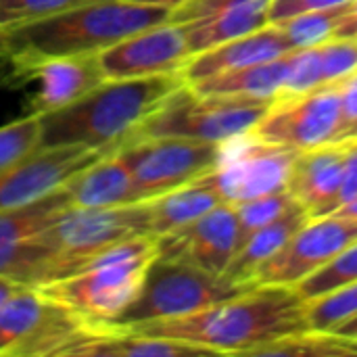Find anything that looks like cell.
<instances>
[{"mask_svg": "<svg viewBox=\"0 0 357 357\" xmlns=\"http://www.w3.org/2000/svg\"><path fill=\"white\" fill-rule=\"evenodd\" d=\"M307 328L305 301L295 287L257 284L201 312L151 322L130 333L174 339L213 356H253L257 349Z\"/></svg>", "mask_w": 357, "mask_h": 357, "instance_id": "obj_1", "label": "cell"}, {"mask_svg": "<svg viewBox=\"0 0 357 357\" xmlns=\"http://www.w3.org/2000/svg\"><path fill=\"white\" fill-rule=\"evenodd\" d=\"M172 13V8L128 0H90L65 13L0 31L2 61L15 69L48 56L100 54L140 29L169 21Z\"/></svg>", "mask_w": 357, "mask_h": 357, "instance_id": "obj_2", "label": "cell"}, {"mask_svg": "<svg viewBox=\"0 0 357 357\" xmlns=\"http://www.w3.org/2000/svg\"><path fill=\"white\" fill-rule=\"evenodd\" d=\"M182 84V73L105 79L77 102L42 115L40 146L119 149Z\"/></svg>", "mask_w": 357, "mask_h": 357, "instance_id": "obj_3", "label": "cell"}, {"mask_svg": "<svg viewBox=\"0 0 357 357\" xmlns=\"http://www.w3.org/2000/svg\"><path fill=\"white\" fill-rule=\"evenodd\" d=\"M155 257V236L128 238L100 251L73 274L36 289L84 320L107 328L140 295Z\"/></svg>", "mask_w": 357, "mask_h": 357, "instance_id": "obj_4", "label": "cell"}, {"mask_svg": "<svg viewBox=\"0 0 357 357\" xmlns=\"http://www.w3.org/2000/svg\"><path fill=\"white\" fill-rule=\"evenodd\" d=\"M136 236H151V203L71 207L38 236V268L31 287L61 280L100 251Z\"/></svg>", "mask_w": 357, "mask_h": 357, "instance_id": "obj_5", "label": "cell"}, {"mask_svg": "<svg viewBox=\"0 0 357 357\" xmlns=\"http://www.w3.org/2000/svg\"><path fill=\"white\" fill-rule=\"evenodd\" d=\"M255 287V280L238 282L226 274H211L184 261L155 257L140 295L107 328L121 333L151 322L180 318L238 297Z\"/></svg>", "mask_w": 357, "mask_h": 357, "instance_id": "obj_6", "label": "cell"}, {"mask_svg": "<svg viewBox=\"0 0 357 357\" xmlns=\"http://www.w3.org/2000/svg\"><path fill=\"white\" fill-rule=\"evenodd\" d=\"M272 105L274 100L266 98L199 94L182 84L142 121L134 136L228 142L251 132Z\"/></svg>", "mask_w": 357, "mask_h": 357, "instance_id": "obj_7", "label": "cell"}, {"mask_svg": "<svg viewBox=\"0 0 357 357\" xmlns=\"http://www.w3.org/2000/svg\"><path fill=\"white\" fill-rule=\"evenodd\" d=\"M224 142L134 136L119 153L132 174V201H151L215 167Z\"/></svg>", "mask_w": 357, "mask_h": 357, "instance_id": "obj_8", "label": "cell"}, {"mask_svg": "<svg viewBox=\"0 0 357 357\" xmlns=\"http://www.w3.org/2000/svg\"><path fill=\"white\" fill-rule=\"evenodd\" d=\"M299 151L264 140L251 132L222 144L220 161L203 178L228 205L287 188Z\"/></svg>", "mask_w": 357, "mask_h": 357, "instance_id": "obj_9", "label": "cell"}, {"mask_svg": "<svg viewBox=\"0 0 357 357\" xmlns=\"http://www.w3.org/2000/svg\"><path fill=\"white\" fill-rule=\"evenodd\" d=\"M341 82L324 84L299 96L274 100L251 134L295 151L337 142L343 121Z\"/></svg>", "mask_w": 357, "mask_h": 357, "instance_id": "obj_10", "label": "cell"}, {"mask_svg": "<svg viewBox=\"0 0 357 357\" xmlns=\"http://www.w3.org/2000/svg\"><path fill=\"white\" fill-rule=\"evenodd\" d=\"M357 241V220L339 213L312 218L255 272L257 284L295 287Z\"/></svg>", "mask_w": 357, "mask_h": 357, "instance_id": "obj_11", "label": "cell"}, {"mask_svg": "<svg viewBox=\"0 0 357 357\" xmlns=\"http://www.w3.org/2000/svg\"><path fill=\"white\" fill-rule=\"evenodd\" d=\"M113 151L86 146H38L33 153L0 174V209L29 205L52 195L88 165Z\"/></svg>", "mask_w": 357, "mask_h": 357, "instance_id": "obj_12", "label": "cell"}, {"mask_svg": "<svg viewBox=\"0 0 357 357\" xmlns=\"http://www.w3.org/2000/svg\"><path fill=\"white\" fill-rule=\"evenodd\" d=\"M10 77L13 84H38L25 105V113L40 117L77 102L107 79L98 54L40 59L10 69Z\"/></svg>", "mask_w": 357, "mask_h": 357, "instance_id": "obj_13", "label": "cell"}, {"mask_svg": "<svg viewBox=\"0 0 357 357\" xmlns=\"http://www.w3.org/2000/svg\"><path fill=\"white\" fill-rule=\"evenodd\" d=\"M238 249L234 205L222 203L205 215L157 236V257L176 259L211 274H224Z\"/></svg>", "mask_w": 357, "mask_h": 357, "instance_id": "obj_14", "label": "cell"}, {"mask_svg": "<svg viewBox=\"0 0 357 357\" xmlns=\"http://www.w3.org/2000/svg\"><path fill=\"white\" fill-rule=\"evenodd\" d=\"M98 56L107 79H128L180 73L192 54L184 29L165 21L119 40Z\"/></svg>", "mask_w": 357, "mask_h": 357, "instance_id": "obj_15", "label": "cell"}, {"mask_svg": "<svg viewBox=\"0 0 357 357\" xmlns=\"http://www.w3.org/2000/svg\"><path fill=\"white\" fill-rule=\"evenodd\" d=\"M349 144L351 140L328 142L297 153L287 178V190L312 218L331 213L343 182Z\"/></svg>", "mask_w": 357, "mask_h": 357, "instance_id": "obj_16", "label": "cell"}, {"mask_svg": "<svg viewBox=\"0 0 357 357\" xmlns=\"http://www.w3.org/2000/svg\"><path fill=\"white\" fill-rule=\"evenodd\" d=\"M293 50L297 48L291 44L282 27L276 23H268L261 29H255L247 36L234 38L230 42H224L220 46H213L205 52L190 56L180 73L186 84H192L218 73L280 59Z\"/></svg>", "mask_w": 357, "mask_h": 357, "instance_id": "obj_17", "label": "cell"}, {"mask_svg": "<svg viewBox=\"0 0 357 357\" xmlns=\"http://www.w3.org/2000/svg\"><path fill=\"white\" fill-rule=\"evenodd\" d=\"M71 207H115L132 201V174L119 149L100 157L65 184Z\"/></svg>", "mask_w": 357, "mask_h": 357, "instance_id": "obj_18", "label": "cell"}, {"mask_svg": "<svg viewBox=\"0 0 357 357\" xmlns=\"http://www.w3.org/2000/svg\"><path fill=\"white\" fill-rule=\"evenodd\" d=\"M310 220H312L310 211L295 201L284 213H280L268 226L259 228L236 251V255L232 257V261L224 274L232 280H238V282L255 280L253 276L259 270V266H264L272 255H276Z\"/></svg>", "mask_w": 357, "mask_h": 357, "instance_id": "obj_19", "label": "cell"}, {"mask_svg": "<svg viewBox=\"0 0 357 357\" xmlns=\"http://www.w3.org/2000/svg\"><path fill=\"white\" fill-rule=\"evenodd\" d=\"M54 310V301L36 287H21L0 307V356L21 357L25 345Z\"/></svg>", "mask_w": 357, "mask_h": 357, "instance_id": "obj_20", "label": "cell"}, {"mask_svg": "<svg viewBox=\"0 0 357 357\" xmlns=\"http://www.w3.org/2000/svg\"><path fill=\"white\" fill-rule=\"evenodd\" d=\"M289 71V54L257 63L251 67L218 73L199 82L188 84L199 94H220V96H249L276 100Z\"/></svg>", "mask_w": 357, "mask_h": 357, "instance_id": "obj_21", "label": "cell"}, {"mask_svg": "<svg viewBox=\"0 0 357 357\" xmlns=\"http://www.w3.org/2000/svg\"><path fill=\"white\" fill-rule=\"evenodd\" d=\"M268 10L270 6H236V8L215 10L178 25L184 29L190 54L195 56L213 46H220L224 42L261 29L264 25L270 23Z\"/></svg>", "mask_w": 357, "mask_h": 357, "instance_id": "obj_22", "label": "cell"}, {"mask_svg": "<svg viewBox=\"0 0 357 357\" xmlns=\"http://www.w3.org/2000/svg\"><path fill=\"white\" fill-rule=\"evenodd\" d=\"M151 236H163L222 205L224 201L201 176L190 184L151 199Z\"/></svg>", "mask_w": 357, "mask_h": 357, "instance_id": "obj_23", "label": "cell"}, {"mask_svg": "<svg viewBox=\"0 0 357 357\" xmlns=\"http://www.w3.org/2000/svg\"><path fill=\"white\" fill-rule=\"evenodd\" d=\"M213 356L203 347L174 339L151 337L140 333H102L77 349L75 357H201Z\"/></svg>", "mask_w": 357, "mask_h": 357, "instance_id": "obj_24", "label": "cell"}, {"mask_svg": "<svg viewBox=\"0 0 357 357\" xmlns=\"http://www.w3.org/2000/svg\"><path fill=\"white\" fill-rule=\"evenodd\" d=\"M357 357V337L339 331H301L274 341L253 357Z\"/></svg>", "mask_w": 357, "mask_h": 357, "instance_id": "obj_25", "label": "cell"}, {"mask_svg": "<svg viewBox=\"0 0 357 357\" xmlns=\"http://www.w3.org/2000/svg\"><path fill=\"white\" fill-rule=\"evenodd\" d=\"M347 4L331 6V8H318V10H307L301 15H295L282 23H276L282 27L287 38L295 48H310V46H320L328 40H333L337 21L341 15L347 10Z\"/></svg>", "mask_w": 357, "mask_h": 357, "instance_id": "obj_26", "label": "cell"}, {"mask_svg": "<svg viewBox=\"0 0 357 357\" xmlns=\"http://www.w3.org/2000/svg\"><path fill=\"white\" fill-rule=\"evenodd\" d=\"M357 280V241L351 243L347 249H343L335 259H331L326 266L303 278L295 284V291L303 297V301L318 299L335 289H341L349 282Z\"/></svg>", "mask_w": 357, "mask_h": 357, "instance_id": "obj_27", "label": "cell"}, {"mask_svg": "<svg viewBox=\"0 0 357 357\" xmlns=\"http://www.w3.org/2000/svg\"><path fill=\"white\" fill-rule=\"evenodd\" d=\"M307 324L314 331H335L357 316V280L318 299L305 301Z\"/></svg>", "mask_w": 357, "mask_h": 357, "instance_id": "obj_28", "label": "cell"}, {"mask_svg": "<svg viewBox=\"0 0 357 357\" xmlns=\"http://www.w3.org/2000/svg\"><path fill=\"white\" fill-rule=\"evenodd\" d=\"M293 203H295V199L289 195L287 188L278 190V192L261 195V197H255V199H249V201H243V203H236L234 211H236V222H238V249L259 228L268 226L280 213H284Z\"/></svg>", "mask_w": 357, "mask_h": 357, "instance_id": "obj_29", "label": "cell"}, {"mask_svg": "<svg viewBox=\"0 0 357 357\" xmlns=\"http://www.w3.org/2000/svg\"><path fill=\"white\" fill-rule=\"evenodd\" d=\"M42 117L23 113V117L0 128V174L40 146Z\"/></svg>", "mask_w": 357, "mask_h": 357, "instance_id": "obj_30", "label": "cell"}, {"mask_svg": "<svg viewBox=\"0 0 357 357\" xmlns=\"http://www.w3.org/2000/svg\"><path fill=\"white\" fill-rule=\"evenodd\" d=\"M320 86H324L322 65H320V46L297 48V50L289 52L287 79H284V86L276 100L299 96V94H305Z\"/></svg>", "mask_w": 357, "mask_h": 357, "instance_id": "obj_31", "label": "cell"}, {"mask_svg": "<svg viewBox=\"0 0 357 357\" xmlns=\"http://www.w3.org/2000/svg\"><path fill=\"white\" fill-rule=\"evenodd\" d=\"M90 0H0V31L40 21Z\"/></svg>", "mask_w": 357, "mask_h": 357, "instance_id": "obj_32", "label": "cell"}, {"mask_svg": "<svg viewBox=\"0 0 357 357\" xmlns=\"http://www.w3.org/2000/svg\"><path fill=\"white\" fill-rule=\"evenodd\" d=\"M324 84L341 82L357 71V38H333L320 44Z\"/></svg>", "mask_w": 357, "mask_h": 357, "instance_id": "obj_33", "label": "cell"}, {"mask_svg": "<svg viewBox=\"0 0 357 357\" xmlns=\"http://www.w3.org/2000/svg\"><path fill=\"white\" fill-rule=\"evenodd\" d=\"M351 0H272L270 10H268V21L270 23H282L295 15L307 13V10H318V8H331L339 4H347Z\"/></svg>", "mask_w": 357, "mask_h": 357, "instance_id": "obj_34", "label": "cell"}, {"mask_svg": "<svg viewBox=\"0 0 357 357\" xmlns=\"http://www.w3.org/2000/svg\"><path fill=\"white\" fill-rule=\"evenodd\" d=\"M341 113L343 121L337 142L351 140L357 130V71L341 82Z\"/></svg>", "mask_w": 357, "mask_h": 357, "instance_id": "obj_35", "label": "cell"}, {"mask_svg": "<svg viewBox=\"0 0 357 357\" xmlns=\"http://www.w3.org/2000/svg\"><path fill=\"white\" fill-rule=\"evenodd\" d=\"M357 199V140H351L347 161H345V172H343V182L339 188V195L333 203L331 213H335L339 207L347 205L349 201Z\"/></svg>", "mask_w": 357, "mask_h": 357, "instance_id": "obj_36", "label": "cell"}, {"mask_svg": "<svg viewBox=\"0 0 357 357\" xmlns=\"http://www.w3.org/2000/svg\"><path fill=\"white\" fill-rule=\"evenodd\" d=\"M333 38H357V0H351L347 10L337 21Z\"/></svg>", "mask_w": 357, "mask_h": 357, "instance_id": "obj_37", "label": "cell"}, {"mask_svg": "<svg viewBox=\"0 0 357 357\" xmlns=\"http://www.w3.org/2000/svg\"><path fill=\"white\" fill-rule=\"evenodd\" d=\"M21 287H23V284L10 280V278H6V276H0V307H2V305H4Z\"/></svg>", "mask_w": 357, "mask_h": 357, "instance_id": "obj_38", "label": "cell"}, {"mask_svg": "<svg viewBox=\"0 0 357 357\" xmlns=\"http://www.w3.org/2000/svg\"><path fill=\"white\" fill-rule=\"evenodd\" d=\"M128 2H136V4H146V6H161V8H178L182 6L186 0H128Z\"/></svg>", "mask_w": 357, "mask_h": 357, "instance_id": "obj_39", "label": "cell"}, {"mask_svg": "<svg viewBox=\"0 0 357 357\" xmlns=\"http://www.w3.org/2000/svg\"><path fill=\"white\" fill-rule=\"evenodd\" d=\"M335 213H339V215H345V218H354L357 220V199L354 201H349L347 205H343V207H339Z\"/></svg>", "mask_w": 357, "mask_h": 357, "instance_id": "obj_40", "label": "cell"}, {"mask_svg": "<svg viewBox=\"0 0 357 357\" xmlns=\"http://www.w3.org/2000/svg\"><path fill=\"white\" fill-rule=\"evenodd\" d=\"M335 331H339V333H343V335H349V337H357V316L356 318H351V320H347V322H343L339 328H335Z\"/></svg>", "mask_w": 357, "mask_h": 357, "instance_id": "obj_41", "label": "cell"}, {"mask_svg": "<svg viewBox=\"0 0 357 357\" xmlns=\"http://www.w3.org/2000/svg\"><path fill=\"white\" fill-rule=\"evenodd\" d=\"M2 54H4V42H2V33H0V59H2Z\"/></svg>", "mask_w": 357, "mask_h": 357, "instance_id": "obj_42", "label": "cell"}, {"mask_svg": "<svg viewBox=\"0 0 357 357\" xmlns=\"http://www.w3.org/2000/svg\"><path fill=\"white\" fill-rule=\"evenodd\" d=\"M351 140H357V130H356V132H354V138H351Z\"/></svg>", "mask_w": 357, "mask_h": 357, "instance_id": "obj_43", "label": "cell"}]
</instances>
